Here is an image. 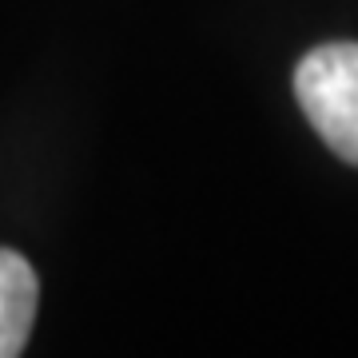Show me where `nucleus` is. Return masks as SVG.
<instances>
[{"mask_svg": "<svg viewBox=\"0 0 358 358\" xmlns=\"http://www.w3.org/2000/svg\"><path fill=\"white\" fill-rule=\"evenodd\" d=\"M294 96L327 148L358 167V44H322L294 68Z\"/></svg>", "mask_w": 358, "mask_h": 358, "instance_id": "obj_1", "label": "nucleus"}, {"mask_svg": "<svg viewBox=\"0 0 358 358\" xmlns=\"http://www.w3.org/2000/svg\"><path fill=\"white\" fill-rule=\"evenodd\" d=\"M40 303L36 271L24 255L0 247V358H16L28 343Z\"/></svg>", "mask_w": 358, "mask_h": 358, "instance_id": "obj_2", "label": "nucleus"}]
</instances>
